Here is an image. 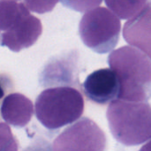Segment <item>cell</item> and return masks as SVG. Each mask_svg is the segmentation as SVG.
Returning a JSON list of instances; mask_svg holds the SVG:
<instances>
[{
  "mask_svg": "<svg viewBox=\"0 0 151 151\" xmlns=\"http://www.w3.org/2000/svg\"><path fill=\"white\" fill-rule=\"evenodd\" d=\"M82 87L86 96L96 104H108L118 98L119 81L111 68L93 72L88 75Z\"/></svg>",
  "mask_w": 151,
  "mask_h": 151,
  "instance_id": "obj_7",
  "label": "cell"
},
{
  "mask_svg": "<svg viewBox=\"0 0 151 151\" xmlns=\"http://www.w3.org/2000/svg\"><path fill=\"white\" fill-rule=\"evenodd\" d=\"M19 144L10 127L0 122V151H18Z\"/></svg>",
  "mask_w": 151,
  "mask_h": 151,
  "instance_id": "obj_12",
  "label": "cell"
},
{
  "mask_svg": "<svg viewBox=\"0 0 151 151\" xmlns=\"http://www.w3.org/2000/svg\"><path fill=\"white\" fill-rule=\"evenodd\" d=\"M59 0H24L26 7L31 12L43 14L51 12Z\"/></svg>",
  "mask_w": 151,
  "mask_h": 151,
  "instance_id": "obj_14",
  "label": "cell"
},
{
  "mask_svg": "<svg viewBox=\"0 0 151 151\" xmlns=\"http://www.w3.org/2000/svg\"><path fill=\"white\" fill-rule=\"evenodd\" d=\"M42 32L40 19L28 13L19 19L7 31L2 33L1 45L19 52L34 45Z\"/></svg>",
  "mask_w": 151,
  "mask_h": 151,
  "instance_id": "obj_6",
  "label": "cell"
},
{
  "mask_svg": "<svg viewBox=\"0 0 151 151\" xmlns=\"http://www.w3.org/2000/svg\"><path fill=\"white\" fill-rule=\"evenodd\" d=\"M62 4L71 10L85 12L101 4L103 0H59Z\"/></svg>",
  "mask_w": 151,
  "mask_h": 151,
  "instance_id": "obj_13",
  "label": "cell"
},
{
  "mask_svg": "<svg viewBox=\"0 0 151 151\" xmlns=\"http://www.w3.org/2000/svg\"><path fill=\"white\" fill-rule=\"evenodd\" d=\"M0 113L7 124L15 127H24L33 117V103L20 93H12L3 100Z\"/></svg>",
  "mask_w": 151,
  "mask_h": 151,
  "instance_id": "obj_9",
  "label": "cell"
},
{
  "mask_svg": "<svg viewBox=\"0 0 151 151\" xmlns=\"http://www.w3.org/2000/svg\"><path fill=\"white\" fill-rule=\"evenodd\" d=\"M110 68L119 81L118 99L147 102L151 93L150 58L132 46H123L108 57Z\"/></svg>",
  "mask_w": 151,
  "mask_h": 151,
  "instance_id": "obj_1",
  "label": "cell"
},
{
  "mask_svg": "<svg viewBox=\"0 0 151 151\" xmlns=\"http://www.w3.org/2000/svg\"><path fill=\"white\" fill-rule=\"evenodd\" d=\"M84 112V98L72 87L60 86L44 89L35 101V114L49 130H57L80 119Z\"/></svg>",
  "mask_w": 151,
  "mask_h": 151,
  "instance_id": "obj_3",
  "label": "cell"
},
{
  "mask_svg": "<svg viewBox=\"0 0 151 151\" xmlns=\"http://www.w3.org/2000/svg\"><path fill=\"white\" fill-rule=\"evenodd\" d=\"M106 146L104 132L92 119L81 118L55 139L52 151H106Z\"/></svg>",
  "mask_w": 151,
  "mask_h": 151,
  "instance_id": "obj_5",
  "label": "cell"
},
{
  "mask_svg": "<svg viewBox=\"0 0 151 151\" xmlns=\"http://www.w3.org/2000/svg\"><path fill=\"white\" fill-rule=\"evenodd\" d=\"M125 24V40L150 58V3Z\"/></svg>",
  "mask_w": 151,
  "mask_h": 151,
  "instance_id": "obj_8",
  "label": "cell"
},
{
  "mask_svg": "<svg viewBox=\"0 0 151 151\" xmlns=\"http://www.w3.org/2000/svg\"><path fill=\"white\" fill-rule=\"evenodd\" d=\"M0 1H16V2H18L19 0H0Z\"/></svg>",
  "mask_w": 151,
  "mask_h": 151,
  "instance_id": "obj_17",
  "label": "cell"
},
{
  "mask_svg": "<svg viewBox=\"0 0 151 151\" xmlns=\"http://www.w3.org/2000/svg\"><path fill=\"white\" fill-rule=\"evenodd\" d=\"M29 13L23 3L16 1H0V32L11 28L15 22Z\"/></svg>",
  "mask_w": 151,
  "mask_h": 151,
  "instance_id": "obj_10",
  "label": "cell"
},
{
  "mask_svg": "<svg viewBox=\"0 0 151 151\" xmlns=\"http://www.w3.org/2000/svg\"><path fill=\"white\" fill-rule=\"evenodd\" d=\"M25 151H44V150H38V149H35V148H28L27 150H26ZM47 151V150H45Z\"/></svg>",
  "mask_w": 151,
  "mask_h": 151,
  "instance_id": "obj_16",
  "label": "cell"
},
{
  "mask_svg": "<svg viewBox=\"0 0 151 151\" xmlns=\"http://www.w3.org/2000/svg\"><path fill=\"white\" fill-rule=\"evenodd\" d=\"M120 31V19L108 8L102 6L85 12L79 24V34L83 43L99 54L108 53L116 47Z\"/></svg>",
  "mask_w": 151,
  "mask_h": 151,
  "instance_id": "obj_4",
  "label": "cell"
},
{
  "mask_svg": "<svg viewBox=\"0 0 151 151\" xmlns=\"http://www.w3.org/2000/svg\"><path fill=\"white\" fill-rule=\"evenodd\" d=\"M107 120L113 137L125 146H137L149 142L151 136L150 105L147 102L111 101Z\"/></svg>",
  "mask_w": 151,
  "mask_h": 151,
  "instance_id": "obj_2",
  "label": "cell"
},
{
  "mask_svg": "<svg viewBox=\"0 0 151 151\" xmlns=\"http://www.w3.org/2000/svg\"><path fill=\"white\" fill-rule=\"evenodd\" d=\"M11 80L5 75H0V100L4 96L5 93L12 89L11 88Z\"/></svg>",
  "mask_w": 151,
  "mask_h": 151,
  "instance_id": "obj_15",
  "label": "cell"
},
{
  "mask_svg": "<svg viewBox=\"0 0 151 151\" xmlns=\"http://www.w3.org/2000/svg\"><path fill=\"white\" fill-rule=\"evenodd\" d=\"M149 0H105L109 10L119 19H128L140 13Z\"/></svg>",
  "mask_w": 151,
  "mask_h": 151,
  "instance_id": "obj_11",
  "label": "cell"
}]
</instances>
